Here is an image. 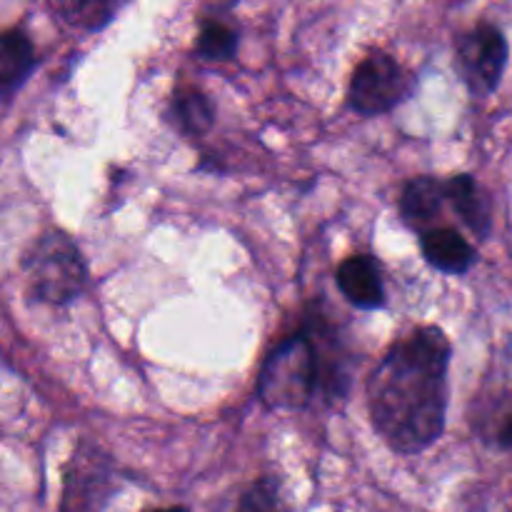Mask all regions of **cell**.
I'll use <instances>...</instances> for the list:
<instances>
[{
    "label": "cell",
    "mask_w": 512,
    "mask_h": 512,
    "mask_svg": "<svg viewBox=\"0 0 512 512\" xmlns=\"http://www.w3.org/2000/svg\"><path fill=\"white\" fill-rule=\"evenodd\" d=\"M450 358L448 335L425 325L395 343L370 375V418L395 453L415 455L443 435Z\"/></svg>",
    "instance_id": "cell-1"
},
{
    "label": "cell",
    "mask_w": 512,
    "mask_h": 512,
    "mask_svg": "<svg viewBox=\"0 0 512 512\" xmlns=\"http://www.w3.org/2000/svg\"><path fill=\"white\" fill-rule=\"evenodd\" d=\"M340 383L338 363H325L315 335L303 330L283 340L265 358L258 375V395L270 408L295 410L310 405L320 388L335 395Z\"/></svg>",
    "instance_id": "cell-2"
},
{
    "label": "cell",
    "mask_w": 512,
    "mask_h": 512,
    "mask_svg": "<svg viewBox=\"0 0 512 512\" xmlns=\"http://www.w3.org/2000/svg\"><path fill=\"white\" fill-rule=\"evenodd\" d=\"M28 293L40 303L68 305L83 293L88 268L78 245L65 233L50 230L40 235L23 260Z\"/></svg>",
    "instance_id": "cell-3"
},
{
    "label": "cell",
    "mask_w": 512,
    "mask_h": 512,
    "mask_svg": "<svg viewBox=\"0 0 512 512\" xmlns=\"http://www.w3.org/2000/svg\"><path fill=\"white\" fill-rule=\"evenodd\" d=\"M510 43L503 30L493 23H478L460 35L455 48V70L478 98L493 95L508 70Z\"/></svg>",
    "instance_id": "cell-4"
},
{
    "label": "cell",
    "mask_w": 512,
    "mask_h": 512,
    "mask_svg": "<svg viewBox=\"0 0 512 512\" xmlns=\"http://www.w3.org/2000/svg\"><path fill=\"white\" fill-rule=\"evenodd\" d=\"M118 490L115 465L90 443H80L65 468V488L60 512H103Z\"/></svg>",
    "instance_id": "cell-5"
},
{
    "label": "cell",
    "mask_w": 512,
    "mask_h": 512,
    "mask_svg": "<svg viewBox=\"0 0 512 512\" xmlns=\"http://www.w3.org/2000/svg\"><path fill=\"white\" fill-rule=\"evenodd\" d=\"M408 78L388 53H373L355 68L350 80L348 103L360 115H383L403 103L408 95Z\"/></svg>",
    "instance_id": "cell-6"
},
{
    "label": "cell",
    "mask_w": 512,
    "mask_h": 512,
    "mask_svg": "<svg viewBox=\"0 0 512 512\" xmlns=\"http://www.w3.org/2000/svg\"><path fill=\"white\" fill-rule=\"evenodd\" d=\"M445 193L460 223L478 240H488L493 233V205L478 180L473 175H455L445 183Z\"/></svg>",
    "instance_id": "cell-7"
},
{
    "label": "cell",
    "mask_w": 512,
    "mask_h": 512,
    "mask_svg": "<svg viewBox=\"0 0 512 512\" xmlns=\"http://www.w3.org/2000/svg\"><path fill=\"white\" fill-rule=\"evenodd\" d=\"M338 288L348 303L360 310H378L385 305L380 268L370 255H353L338 268Z\"/></svg>",
    "instance_id": "cell-8"
},
{
    "label": "cell",
    "mask_w": 512,
    "mask_h": 512,
    "mask_svg": "<svg viewBox=\"0 0 512 512\" xmlns=\"http://www.w3.org/2000/svg\"><path fill=\"white\" fill-rule=\"evenodd\" d=\"M425 260L445 275H465L478 263V250L455 228H430L420 240Z\"/></svg>",
    "instance_id": "cell-9"
},
{
    "label": "cell",
    "mask_w": 512,
    "mask_h": 512,
    "mask_svg": "<svg viewBox=\"0 0 512 512\" xmlns=\"http://www.w3.org/2000/svg\"><path fill=\"white\" fill-rule=\"evenodd\" d=\"M448 200L445 183L428 178H413L400 195V215L413 230H425L443 213V203Z\"/></svg>",
    "instance_id": "cell-10"
},
{
    "label": "cell",
    "mask_w": 512,
    "mask_h": 512,
    "mask_svg": "<svg viewBox=\"0 0 512 512\" xmlns=\"http://www.w3.org/2000/svg\"><path fill=\"white\" fill-rule=\"evenodd\" d=\"M35 68V50L23 30L0 33V98L15 93Z\"/></svg>",
    "instance_id": "cell-11"
},
{
    "label": "cell",
    "mask_w": 512,
    "mask_h": 512,
    "mask_svg": "<svg viewBox=\"0 0 512 512\" xmlns=\"http://www.w3.org/2000/svg\"><path fill=\"white\" fill-rule=\"evenodd\" d=\"M170 113L178 128L188 135H203L213 128L215 110L198 88H178L170 100Z\"/></svg>",
    "instance_id": "cell-12"
},
{
    "label": "cell",
    "mask_w": 512,
    "mask_h": 512,
    "mask_svg": "<svg viewBox=\"0 0 512 512\" xmlns=\"http://www.w3.org/2000/svg\"><path fill=\"white\" fill-rule=\"evenodd\" d=\"M238 50V33L220 20H205L195 40V53L205 60H230Z\"/></svg>",
    "instance_id": "cell-13"
},
{
    "label": "cell",
    "mask_w": 512,
    "mask_h": 512,
    "mask_svg": "<svg viewBox=\"0 0 512 512\" xmlns=\"http://www.w3.org/2000/svg\"><path fill=\"white\" fill-rule=\"evenodd\" d=\"M55 8L68 23L88 30L103 28L118 13V3H105V0H73V3H60Z\"/></svg>",
    "instance_id": "cell-14"
},
{
    "label": "cell",
    "mask_w": 512,
    "mask_h": 512,
    "mask_svg": "<svg viewBox=\"0 0 512 512\" xmlns=\"http://www.w3.org/2000/svg\"><path fill=\"white\" fill-rule=\"evenodd\" d=\"M238 512H290L283 500L280 483L273 478H260L245 490Z\"/></svg>",
    "instance_id": "cell-15"
},
{
    "label": "cell",
    "mask_w": 512,
    "mask_h": 512,
    "mask_svg": "<svg viewBox=\"0 0 512 512\" xmlns=\"http://www.w3.org/2000/svg\"><path fill=\"white\" fill-rule=\"evenodd\" d=\"M495 440H498V445L503 450H512V410L505 415L503 423H500L498 433H495Z\"/></svg>",
    "instance_id": "cell-16"
},
{
    "label": "cell",
    "mask_w": 512,
    "mask_h": 512,
    "mask_svg": "<svg viewBox=\"0 0 512 512\" xmlns=\"http://www.w3.org/2000/svg\"><path fill=\"white\" fill-rule=\"evenodd\" d=\"M153 512H188V508H180V505H175V508H165V510H153Z\"/></svg>",
    "instance_id": "cell-17"
}]
</instances>
